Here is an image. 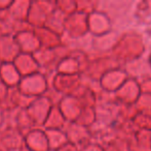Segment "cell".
Here are the masks:
<instances>
[{"label":"cell","instance_id":"cell-1","mask_svg":"<svg viewBox=\"0 0 151 151\" xmlns=\"http://www.w3.org/2000/svg\"><path fill=\"white\" fill-rule=\"evenodd\" d=\"M150 63H151V56H150Z\"/></svg>","mask_w":151,"mask_h":151}]
</instances>
